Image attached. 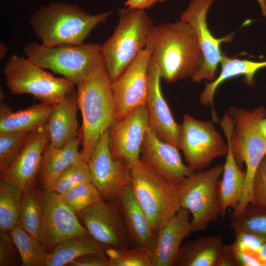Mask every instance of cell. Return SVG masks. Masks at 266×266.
<instances>
[{"label":"cell","instance_id":"b9f144b4","mask_svg":"<svg viewBox=\"0 0 266 266\" xmlns=\"http://www.w3.org/2000/svg\"><path fill=\"white\" fill-rule=\"evenodd\" d=\"M215 266H237L233 252L229 245H224Z\"/></svg>","mask_w":266,"mask_h":266},{"label":"cell","instance_id":"7402d4cb","mask_svg":"<svg viewBox=\"0 0 266 266\" xmlns=\"http://www.w3.org/2000/svg\"><path fill=\"white\" fill-rule=\"evenodd\" d=\"M78 109L77 93L74 90L56 104L46 123L52 145L61 147L79 136Z\"/></svg>","mask_w":266,"mask_h":266},{"label":"cell","instance_id":"4dcf8cb0","mask_svg":"<svg viewBox=\"0 0 266 266\" xmlns=\"http://www.w3.org/2000/svg\"><path fill=\"white\" fill-rule=\"evenodd\" d=\"M10 235L17 248L22 266H46L47 253L44 245L27 231L16 225Z\"/></svg>","mask_w":266,"mask_h":266},{"label":"cell","instance_id":"ffe728a7","mask_svg":"<svg viewBox=\"0 0 266 266\" xmlns=\"http://www.w3.org/2000/svg\"><path fill=\"white\" fill-rule=\"evenodd\" d=\"M191 214L180 208L160 230L152 251V266H174L182 243L192 232Z\"/></svg>","mask_w":266,"mask_h":266},{"label":"cell","instance_id":"ba28073f","mask_svg":"<svg viewBox=\"0 0 266 266\" xmlns=\"http://www.w3.org/2000/svg\"><path fill=\"white\" fill-rule=\"evenodd\" d=\"M27 57L12 55L6 63L3 74L13 94H29L41 102L57 104L75 84L64 77H56Z\"/></svg>","mask_w":266,"mask_h":266},{"label":"cell","instance_id":"60d3db41","mask_svg":"<svg viewBox=\"0 0 266 266\" xmlns=\"http://www.w3.org/2000/svg\"><path fill=\"white\" fill-rule=\"evenodd\" d=\"M231 249L237 266H262V263L258 258L256 253H248L236 250L232 248Z\"/></svg>","mask_w":266,"mask_h":266},{"label":"cell","instance_id":"9a60e30c","mask_svg":"<svg viewBox=\"0 0 266 266\" xmlns=\"http://www.w3.org/2000/svg\"><path fill=\"white\" fill-rule=\"evenodd\" d=\"M149 129L145 105L138 106L123 118L115 120L108 130L112 157L124 161L130 169L140 159L141 148Z\"/></svg>","mask_w":266,"mask_h":266},{"label":"cell","instance_id":"d6a6232c","mask_svg":"<svg viewBox=\"0 0 266 266\" xmlns=\"http://www.w3.org/2000/svg\"><path fill=\"white\" fill-rule=\"evenodd\" d=\"M31 132H0V171L4 172L24 148Z\"/></svg>","mask_w":266,"mask_h":266},{"label":"cell","instance_id":"e575fe53","mask_svg":"<svg viewBox=\"0 0 266 266\" xmlns=\"http://www.w3.org/2000/svg\"><path fill=\"white\" fill-rule=\"evenodd\" d=\"M61 196L64 202L76 214L102 200L100 192L91 181L81 183Z\"/></svg>","mask_w":266,"mask_h":266},{"label":"cell","instance_id":"8fae6325","mask_svg":"<svg viewBox=\"0 0 266 266\" xmlns=\"http://www.w3.org/2000/svg\"><path fill=\"white\" fill-rule=\"evenodd\" d=\"M214 0H192L180 15V20L188 24L194 30L203 55L200 67L191 78L196 82L203 80L211 82L216 78V72L223 54L221 50V44L233 39L232 34L216 38L208 29L206 16Z\"/></svg>","mask_w":266,"mask_h":266},{"label":"cell","instance_id":"5b68a950","mask_svg":"<svg viewBox=\"0 0 266 266\" xmlns=\"http://www.w3.org/2000/svg\"><path fill=\"white\" fill-rule=\"evenodd\" d=\"M118 23L111 36L101 45L103 62L112 82L145 49L154 25L142 9L118 10Z\"/></svg>","mask_w":266,"mask_h":266},{"label":"cell","instance_id":"d6986e66","mask_svg":"<svg viewBox=\"0 0 266 266\" xmlns=\"http://www.w3.org/2000/svg\"><path fill=\"white\" fill-rule=\"evenodd\" d=\"M50 142L46 124L30 133L22 151L0 176L24 190L35 186L44 150Z\"/></svg>","mask_w":266,"mask_h":266},{"label":"cell","instance_id":"8992f818","mask_svg":"<svg viewBox=\"0 0 266 266\" xmlns=\"http://www.w3.org/2000/svg\"><path fill=\"white\" fill-rule=\"evenodd\" d=\"M23 51L37 66L61 74L76 86L104 64L101 44L99 43L46 45L33 42L27 43Z\"/></svg>","mask_w":266,"mask_h":266},{"label":"cell","instance_id":"4316f807","mask_svg":"<svg viewBox=\"0 0 266 266\" xmlns=\"http://www.w3.org/2000/svg\"><path fill=\"white\" fill-rule=\"evenodd\" d=\"M224 245L220 236H201L182 244L175 266H215Z\"/></svg>","mask_w":266,"mask_h":266},{"label":"cell","instance_id":"f1b7e54d","mask_svg":"<svg viewBox=\"0 0 266 266\" xmlns=\"http://www.w3.org/2000/svg\"><path fill=\"white\" fill-rule=\"evenodd\" d=\"M42 217V192L35 186L24 190L17 224L40 241Z\"/></svg>","mask_w":266,"mask_h":266},{"label":"cell","instance_id":"7bdbcfd3","mask_svg":"<svg viewBox=\"0 0 266 266\" xmlns=\"http://www.w3.org/2000/svg\"><path fill=\"white\" fill-rule=\"evenodd\" d=\"M166 0H126L124 5L126 7L145 10L158 3L166 1Z\"/></svg>","mask_w":266,"mask_h":266},{"label":"cell","instance_id":"9c48e42d","mask_svg":"<svg viewBox=\"0 0 266 266\" xmlns=\"http://www.w3.org/2000/svg\"><path fill=\"white\" fill-rule=\"evenodd\" d=\"M223 166L195 171L177 187L180 207L189 210L192 232L204 230L221 215L218 180Z\"/></svg>","mask_w":266,"mask_h":266},{"label":"cell","instance_id":"44dd1931","mask_svg":"<svg viewBox=\"0 0 266 266\" xmlns=\"http://www.w3.org/2000/svg\"><path fill=\"white\" fill-rule=\"evenodd\" d=\"M116 200L125 220L132 244L133 247L145 248L152 253L157 235L131 186L125 188Z\"/></svg>","mask_w":266,"mask_h":266},{"label":"cell","instance_id":"2e32d148","mask_svg":"<svg viewBox=\"0 0 266 266\" xmlns=\"http://www.w3.org/2000/svg\"><path fill=\"white\" fill-rule=\"evenodd\" d=\"M43 217L40 242L51 251L61 242L72 237L89 234L78 220L76 214L58 194L45 190L42 192Z\"/></svg>","mask_w":266,"mask_h":266},{"label":"cell","instance_id":"277c9868","mask_svg":"<svg viewBox=\"0 0 266 266\" xmlns=\"http://www.w3.org/2000/svg\"><path fill=\"white\" fill-rule=\"evenodd\" d=\"M112 11L91 15L76 5L52 2L37 10L30 25L42 43L81 44L98 25L105 23Z\"/></svg>","mask_w":266,"mask_h":266},{"label":"cell","instance_id":"30bf717a","mask_svg":"<svg viewBox=\"0 0 266 266\" xmlns=\"http://www.w3.org/2000/svg\"><path fill=\"white\" fill-rule=\"evenodd\" d=\"M179 149L186 164L197 171L205 169L214 160L226 156L228 146L212 122L185 114L181 124Z\"/></svg>","mask_w":266,"mask_h":266},{"label":"cell","instance_id":"c3c4849f","mask_svg":"<svg viewBox=\"0 0 266 266\" xmlns=\"http://www.w3.org/2000/svg\"><path fill=\"white\" fill-rule=\"evenodd\" d=\"M263 266H266V261L263 263Z\"/></svg>","mask_w":266,"mask_h":266},{"label":"cell","instance_id":"f6af8a7d","mask_svg":"<svg viewBox=\"0 0 266 266\" xmlns=\"http://www.w3.org/2000/svg\"><path fill=\"white\" fill-rule=\"evenodd\" d=\"M257 256L263 264L266 261V241L261 246L259 250L256 252Z\"/></svg>","mask_w":266,"mask_h":266},{"label":"cell","instance_id":"3957f363","mask_svg":"<svg viewBox=\"0 0 266 266\" xmlns=\"http://www.w3.org/2000/svg\"><path fill=\"white\" fill-rule=\"evenodd\" d=\"M111 85L103 64L77 85L78 108L82 117L80 153L86 162L100 137L115 120Z\"/></svg>","mask_w":266,"mask_h":266},{"label":"cell","instance_id":"f35d334b","mask_svg":"<svg viewBox=\"0 0 266 266\" xmlns=\"http://www.w3.org/2000/svg\"><path fill=\"white\" fill-rule=\"evenodd\" d=\"M253 204L266 208V156L256 170L253 184Z\"/></svg>","mask_w":266,"mask_h":266},{"label":"cell","instance_id":"bcb514c9","mask_svg":"<svg viewBox=\"0 0 266 266\" xmlns=\"http://www.w3.org/2000/svg\"><path fill=\"white\" fill-rule=\"evenodd\" d=\"M258 2L262 14L266 17V0H257Z\"/></svg>","mask_w":266,"mask_h":266},{"label":"cell","instance_id":"5bb4252c","mask_svg":"<svg viewBox=\"0 0 266 266\" xmlns=\"http://www.w3.org/2000/svg\"><path fill=\"white\" fill-rule=\"evenodd\" d=\"M150 59L148 51L144 49L111 82L115 120L123 118L135 108L145 105Z\"/></svg>","mask_w":266,"mask_h":266},{"label":"cell","instance_id":"7a4b0ae2","mask_svg":"<svg viewBox=\"0 0 266 266\" xmlns=\"http://www.w3.org/2000/svg\"><path fill=\"white\" fill-rule=\"evenodd\" d=\"M266 116V109L259 106L253 110L232 107L220 121V126L229 142L240 167L245 166V183L241 198L231 216H239L247 205L253 204V184L261 162L266 156V141L261 135L258 123Z\"/></svg>","mask_w":266,"mask_h":266},{"label":"cell","instance_id":"4fadbf2b","mask_svg":"<svg viewBox=\"0 0 266 266\" xmlns=\"http://www.w3.org/2000/svg\"><path fill=\"white\" fill-rule=\"evenodd\" d=\"M78 215L89 233L103 244L112 248L131 247L125 220L116 200L102 199Z\"/></svg>","mask_w":266,"mask_h":266},{"label":"cell","instance_id":"7c38bea8","mask_svg":"<svg viewBox=\"0 0 266 266\" xmlns=\"http://www.w3.org/2000/svg\"><path fill=\"white\" fill-rule=\"evenodd\" d=\"M91 182L103 200H116L123 190L131 186L130 169L111 153L108 130L100 137L87 161Z\"/></svg>","mask_w":266,"mask_h":266},{"label":"cell","instance_id":"cb8c5ba5","mask_svg":"<svg viewBox=\"0 0 266 266\" xmlns=\"http://www.w3.org/2000/svg\"><path fill=\"white\" fill-rule=\"evenodd\" d=\"M80 136L61 147H56L50 142L45 147L42 157L39 174L45 190H48L54 181L66 169L82 158L78 149Z\"/></svg>","mask_w":266,"mask_h":266},{"label":"cell","instance_id":"836d02e7","mask_svg":"<svg viewBox=\"0 0 266 266\" xmlns=\"http://www.w3.org/2000/svg\"><path fill=\"white\" fill-rule=\"evenodd\" d=\"M106 254L109 266H152V253L145 248L109 247Z\"/></svg>","mask_w":266,"mask_h":266},{"label":"cell","instance_id":"83f0119b","mask_svg":"<svg viewBox=\"0 0 266 266\" xmlns=\"http://www.w3.org/2000/svg\"><path fill=\"white\" fill-rule=\"evenodd\" d=\"M109 247L89 233L68 238L47 253L46 266L68 265L73 260L90 254H106Z\"/></svg>","mask_w":266,"mask_h":266},{"label":"cell","instance_id":"d590c367","mask_svg":"<svg viewBox=\"0 0 266 266\" xmlns=\"http://www.w3.org/2000/svg\"><path fill=\"white\" fill-rule=\"evenodd\" d=\"M89 181H91V177L87 163L81 159L64 172L47 191L62 195L73 187Z\"/></svg>","mask_w":266,"mask_h":266},{"label":"cell","instance_id":"603a6c76","mask_svg":"<svg viewBox=\"0 0 266 266\" xmlns=\"http://www.w3.org/2000/svg\"><path fill=\"white\" fill-rule=\"evenodd\" d=\"M220 64L221 70L219 74L213 81L206 83L199 99V101L202 105L211 106L214 119L217 118L213 107L214 95L218 87L223 82L231 78L242 76L247 85L252 86L254 84V78L256 72L266 67V61L259 62L231 58L224 53Z\"/></svg>","mask_w":266,"mask_h":266},{"label":"cell","instance_id":"ac0fdd59","mask_svg":"<svg viewBox=\"0 0 266 266\" xmlns=\"http://www.w3.org/2000/svg\"><path fill=\"white\" fill-rule=\"evenodd\" d=\"M179 150L176 146L160 139L149 127L141 148L140 158L177 187L196 171L183 162Z\"/></svg>","mask_w":266,"mask_h":266},{"label":"cell","instance_id":"1f68e13d","mask_svg":"<svg viewBox=\"0 0 266 266\" xmlns=\"http://www.w3.org/2000/svg\"><path fill=\"white\" fill-rule=\"evenodd\" d=\"M231 226L235 231L249 232L266 239V208L249 204Z\"/></svg>","mask_w":266,"mask_h":266},{"label":"cell","instance_id":"f546056e","mask_svg":"<svg viewBox=\"0 0 266 266\" xmlns=\"http://www.w3.org/2000/svg\"><path fill=\"white\" fill-rule=\"evenodd\" d=\"M24 191L0 176V231L10 232L17 225Z\"/></svg>","mask_w":266,"mask_h":266},{"label":"cell","instance_id":"ab89813d","mask_svg":"<svg viewBox=\"0 0 266 266\" xmlns=\"http://www.w3.org/2000/svg\"><path fill=\"white\" fill-rule=\"evenodd\" d=\"M68 266H109V260L106 254H90L76 258Z\"/></svg>","mask_w":266,"mask_h":266},{"label":"cell","instance_id":"d4e9b609","mask_svg":"<svg viewBox=\"0 0 266 266\" xmlns=\"http://www.w3.org/2000/svg\"><path fill=\"white\" fill-rule=\"evenodd\" d=\"M56 104L41 102L13 112L5 104L0 106V132H32L45 125Z\"/></svg>","mask_w":266,"mask_h":266},{"label":"cell","instance_id":"74e56055","mask_svg":"<svg viewBox=\"0 0 266 266\" xmlns=\"http://www.w3.org/2000/svg\"><path fill=\"white\" fill-rule=\"evenodd\" d=\"M16 249L10 232L0 231V266L18 265Z\"/></svg>","mask_w":266,"mask_h":266},{"label":"cell","instance_id":"8d00e7d4","mask_svg":"<svg viewBox=\"0 0 266 266\" xmlns=\"http://www.w3.org/2000/svg\"><path fill=\"white\" fill-rule=\"evenodd\" d=\"M235 240L230 245L232 248L242 252H257L266 239L245 231L234 232Z\"/></svg>","mask_w":266,"mask_h":266},{"label":"cell","instance_id":"ee69618b","mask_svg":"<svg viewBox=\"0 0 266 266\" xmlns=\"http://www.w3.org/2000/svg\"><path fill=\"white\" fill-rule=\"evenodd\" d=\"M258 128L261 135L266 141V116L260 119L258 123Z\"/></svg>","mask_w":266,"mask_h":266},{"label":"cell","instance_id":"52a82bcc","mask_svg":"<svg viewBox=\"0 0 266 266\" xmlns=\"http://www.w3.org/2000/svg\"><path fill=\"white\" fill-rule=\"evenodd\" d=\"M131 187L157 235L181 208L177 187L151 168L142 159L130 168Z\"/></svg>","mask_w":266,"mask_h":266},{"label":"cell","instance_id":"e0dca14e","mask_svg":"<svg viewBox=\"0 0 266 266\" xmlns=\"http://www.w3.org/2000/svg\"><path fill=\"white\" fill-rule=\"evenodd\" d=\"M156 63L150 59L148 67V92L145 106L150 129L162 140L179 149L181 124L174 120L161 89Z\"/></svg>","mask_w":266,"mask_h":266},{"label":"cell","instance_id":"484cf974","mask_svg":"<svg viewBox=\"0 0 266 266\" xmlns=\"http://www.w3.org/2000/svg\"><path fill=\"white\" fill-rule=\"evenodd\" d=\"M228 150L223 166L222 178L218 183V195L221 208V217L224 218L229 208L233 209L242 196L245 183V171L242 170L226 139Z\"/></svg>","mask_w":266,"mask_h":266},{"label":"cell","instance_id":"7dc6e473","mask_svg":"<svg viewBox=\"0 0 266 266\" xmlns=\"http://www.w3.org/2000/svg\"><path fill=\"white\" fill-rule=\"evenodd\" d=\"M0 59H3L7 51V48L5 44H4L3 43H0Z\"/></svg>","mask_w":266,"mask_h":266},{"label":"cell","instance_id":"6da1fadb","mask_svg":"<svg viewBox=\"0 0 266 266\" xmlns=\"http://www.w3.org/2000/svg\"><path fill=\"white\" fill-rule=\"evenodd\" d=\"M145 49L157 64L162 79L168 83L192 78L203 62L194 30L181 20L154 26Z\"/></svg>","mask_w":266,"mask_h":266}]
</instances>
